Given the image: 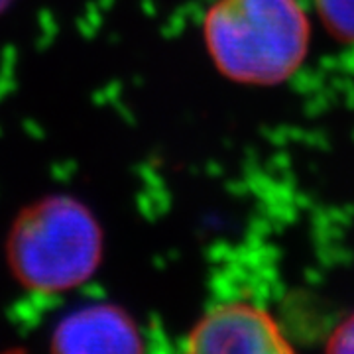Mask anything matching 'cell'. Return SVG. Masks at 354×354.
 Returning <instances> with one entry per match:
<instances>
[{
  "label": "cell",
  "mask_w": 354,
  "mask_h": 354,
  "mask_svg": "<svg viewBox=\"0 0 354 354\" xmlns=\"http://www.w3.org/2000/svg\"><path fill=\"white\" fill-rule=\"evenodd\" d=\"M203 38L215 67L241 85H279L304 65L311 26L299 0H215Z\"/></svg>",
  "instance_id": "1"
},
{
  "label": "cell",
  "mask_w": 354,
  "mask_h": 354,
  "mask_svg": "<svg viewBox=\"0 0 354 354\" xmlns=\"http://www.w3.org/2000/svg\"><path fill=\"white\" fill-rule=\"evenodd\" d=\"M104 258V230L87 203L73 195H46L14 216L6 236L12 278L34 293H65L97 274Z\"/></svg>",
  "instance_id": "2"
},
{
  "label": "cell",
  "mask_w": 354,
  "mask_h": 354,
  "mask_svg": "<svg viewBox=\"0 0 354 354\" xmlns=\"http://www.w3.org/2000/svg\"><path fill=\"white\" fill-rule=\"evenodd\" d=\"M185 351L199 354H281L291 346L278 321L248 301L215 305L193 325Z\"/></svg>",
  "instance_id": "3"
},
{
  "label": "cell",
  "mask_w": 354,
  "mask_h": 354,
  "mask_svg": "<svg viewBox=\"0 0 354 354\" xmlns=\"http://www.w3.org/2000/svg\"><path fill=\"white\" fill-rule=\"evenodd\" d=\"M50 351L57 354H138L146 351V344L127 309L114 304H93L71 311L55 325Z\"/></svg>",
  "instance_id": "4"
},
{
  "label": "cell",
  "mask_w": 354,
  "mask_h": 354,
  "mask_svg": "<svg viewBox=\"0 0 354 354\" xmlns=\"http://www.w3.org/2000/svg\"><path fill=\"white\" fill-rule=\"evenodd\" d=\"M315 6L335 38L354 44V0H315Z\"/></svg>",
  "instance_id": "5"
},
{
  "label": "cell",
  "mask_w": 354,
  "mask_h": 354,
  "mask_svg": "<svg viewBox=\"0 0 354 354\" xmlns=\"http://www.w3.org/2000/svg\"><path fill=\"white\" fill-rule=\"evenodd\" d=\"M327 351L329 353H354V315L333 330Z\"/></svg>",
  "instance_id": "6"
},
{
  "label": "cell",
  "mask_w": 354,
  "mask_h": 354,
  "mask_svg": "<svg viewBox=\"0 0 354 354\" xmlns=\"http://www.w3.org/2000/svg\"><path fill=\"white\" fill-rule=\"evenodd\" d=\"M12 4H14V0H0V16L6 12Z\"/></svg>",
  "instance_id": "7"
}]
</instances>
